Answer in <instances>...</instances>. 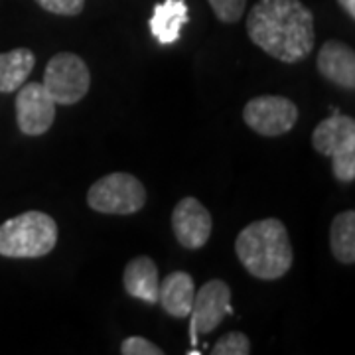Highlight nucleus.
<instances>
[{"mask_svg": "<svg viewBox=\"0 0 355 355\" xmlns=\"http://www.w3.org/2000/svg\"><path fill=\"white\" fill-rule=\"evenodd\" d=\"M254 46L282 64H298L314 50V14L300 0H259L247 16Z\"/></svg>", "mask_w": 355, "mask_h": 355, "instance_id": "f257e3e1", "label": "nucleus"}, {"mask_svg": "<svg viewBox=\"0 0 355 355\" xmlns=\"http://www.w3.org/2000/svg\"><path fill=\"white\" fill-rule=\"evenodd\" d=\"M235 253L245 270L261 280L284 277L294 263L288 231L275 217L253 221L243 229L235 241Z\"/></svg>", "mask_w": 355, "mask_h": 355, "instance_id": "f03ea898", "label": "nucleus"}, {"mask_svg": "<svg viewBox=\"0 0 355 355\" xmlns=\"http://www.w3.org/2000/svg\"><path fill=\"white\" fill-rule=\"evenodd\" d=\"M58 223L42 211H26L0 225V254L8 259H40L53 251Z\"/></svg>", "mask_w": 355, "mask_h": 355, "instance_id": "7ed1b4c3", "label": "nucleus"}, {"mask_svg": "<svg viewBox=\"0 0 355 355\" xmlns=\"http://www.w3.org/2000/svg\"><path fill=\"white\" fill-rule=\"evenodd\" d=\"M314 150L331 158L336 180L352 184L355 180V121L338 109L312 132Z\"/></svg>", "mask_w": 355, "mask_h": 355, "instance_id": "20e7f679", "label": "nucleus"}, {"mask_svg": "<svg viewBox=\"0 0 355 355\" xmlns=\"http://www.w3.org/2000/svg\"><path fill=\"white\" fill-rule=\"evenodd\" d=\"M87 203L93 211L107 216H130L146 203V190L140 180L127 172H113L97 180L87 191Z\"/></svg>", "mask_w": 355, "mask_h": 355, "instance_id": "39448f33", "label": "nucleus"}, {"mask_svg": "<svg viewBox=\"0 0 355 355\" xmlns=\"http://www.w3.org/2000/svg\"><path fill=\"white\" fill-rule=\"evenodd\" d=\"M42 85L55 105H76L87 95L91 73L79 55L62 51L48 62Z\"/></svg>", "mask_w": 355, "mask_h": 355, "instance_id": "423d86ee", "label": "nucleus"}, {"mask_svg": "<svg viewBox=\"0 0 355 355\" xmlns=\"http://www.w3.org/2000/svg\"><path fill=\"white\" fill-rule=\"evenodd\" d=\"M243 121L261 137H280L294 128L298 121V107L286 97L261 95L245 105Z\"/></svg>", "mask_w": 355, "mask_h": 355, "instance_id": "0eeeda50", "label": "nucleus"}, {"mask_svg": "<svg viewBox=\"0 0 355 355\" xmlns=\"http://www.w3.org/2000/svg\"><path fill=\"white\" fill-rule=\"evenodd\" d=\"M233 314L231 308V288L223 280H209L205 282L193 296V304L190 312V342L196 347L200 334H211L221 320Z\"/></svg>", "mask_w": 355, "mask_h": 355, "instance_id": "6e6552de", "label": "nucleus"}, {"mask_svg": "<svg viewBox=\"0 0 355 355\" xmlns=\"http://www.w3.org/2000/svg\"><path fill=\"white\" fill-rule=\"evenodd\" d=\"M55 119V103L42 83H24L16 95V123L28 137L48 132Z\"/></svg>", "mask_w": 355, "mask_h": 355, "instance_id": "1a4fd4ad", "label": "nucleus"}, {"mask_svg": "<svg viewBox=\"0 0 355 355\" xmlns=\"http://www.w3.org/2000/svg\"><path fill=\"white\" fill-rule=\"evenodd\" d=\"M211 227H214L211 214L196 198L180 200L172 211V229L178 243L184 249H191V251L202 249L209 241Z\"/></svg>", "mask_w": 355, "mask_h": 355, "instance_id": "9d476101", "label": "nucleus"}, {"mask_svg": "<svg viewBox=\"0 0 355 355\" xmlns=\"http://www.w3.org/2000/svg\"><path fill=\"white\" fill-rule=\"evenodd\" d=\"M318 71L324 79L343 89L355 87V51L340 40L326 42L318 51Z\"/></svg>", "mask_w": 355, "mask_h": 355, "instance_id": "9b49d317", "label": "nucleus"}, {"mask_svg": "<svg viewBox=\"0 0 355 355\" xmlns=\"http://www.w3.org/2000/svg\"><path fill=\"white\" fill-rule=\"evenodd\" d=\"M196 296V284L188 272L174 270L158 284V302L168 316L188 318Z\"/></svg>", "mask_w": 355, "mask_h": 355, "instance_id": "f8f14e48", "label": "nucleus"}, {"mask_svg": "<svg viewBox=\"0 0 355 355\" xmlns=\"http://www.w3.org/2000/svg\"><path fill=\"white\" fill-rule=\"evenodd\" d=\"M123 284L128 296L146 304L158 302V266L150 257L132 259L123 272Z\"/></svg>", "mask_w": 355, "mask_h": 355, "instance_id": "ddd939ff", "label": "nucleus"}, {"mask_svg": "<svg viewBox=\"0 0 355 355\" xmlns=\"http://www.w3.org/2000/svg\"><path fill=\"white\" fill-rule=\"evenodd\" d=\"M190 22L186 0H164L162 4L154 6L150 18V32L162 46H170L180 40L182 26Z\"/></svg>", "mask_w": 355, "mask_h": 355, "instance_id": "4468645a", "label": "nucleus"}, {"mask_svg": "<svg viewBox=\"0 0 355 355\" xmlns=\"http://www.w3.org/2000/svg\"><path fill=\"white\" fill-rule=\"evenodd\" d=\"M36 65V55L28 48L0 53V93H14L22 87Z\"/></svg>", "mask_w": 355, "mask_h": 355, "instance_id": "2eb2a0df", "label": "nucleus"}, {"mask_svg": "<svg viewBox=\"0 0 355 355\" xmlns=\"http://www.w3.org/2000/svg\"><path fill=\"white\" fill-rule=\"evenodd\" d=\"M330 249L342 265L355 263V211L347 209L334 217L330 227Z\"/></svg>", "mask_w": 355, "mask_h": 355, "instance_id": "dca6fc26", "label": "nucleus"}, {"mask_svg": "<svg viewBox=\"0 0 355 355\" xmlns=\"http://www.w3.org/2000/svg\"><path fill=\"white\" fill-rule=\"evenodd\" d=\"M214 355H249L251 354V340L241 331H229L219 338L216 347L211 349Z\"/></svg>", "mask_w": 355, "mask_h": 355, "instance_id": "f3484780", "label": "nucleus"}, {"mask_svg": "<svg viewBox=\"0 0 355 355\" xmlns=\"http://www.w3.org/2000/svg\"><path fill=\"white\" fill-rule=\"evenodd\" d=\"M207 2L214 8L217 18L225 24L237 22L245 12V4H247V0H207Z\"/></svg>", "mask_w": 355, "mask_h": 355, "instance_id": "a211bd4d", "label": "nucleus"}, {"mask_svg": "<svg viewBox=\"0 0 355 355\" xmlns=\"http://www.w3.org/2000/svg\"><path fill=\"white\" fill-rule=\"evenodd\" d=\"M121 354L123 355H162L164 352L156 345L148 342L142 336H130L121 343Z\"/></svg>", "mask_w": 355, "mask_h": 355, "instance_id": "6ab92c4d", "label": "nucleus"}, {"mask_svg": "<svg viewBox=\"0 0 355 355\" xmlns=\"http://www.w3.org/2000/svg\"><path fill=\"white\" fill-rule=\"evenodd\" d=\"M36 2L46 12L60 14V16H77L85 6V0H36Z\"/></svg>", "mask_w": 355, "mask_h": 355, "instance_id": "aec40b11", "label": "nucleus"}, {"mask_svg": "<svg viewBox=\"0 0 355 355\" xmlns=\"http://www.w3.org/2000/svg\"><path fill=\"white\" fill-rule=\"evenodd\" d=\"M345 12L349 14V18H355V0H338Z\"/></svg>", "mask_w": 355, "mask_h": 355, "instance_id": "412c9836", "label": "nucleus"}]
</instances>
